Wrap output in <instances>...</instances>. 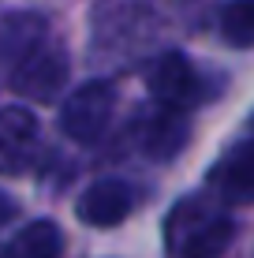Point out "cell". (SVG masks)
<instances>
[{
  "mask_svg": "<svg viewBox=\"0 0 254 258\" xmlns=\"http://www.w3.org/2000/svg\"><path fill=\"white\" fill-rule=\"evenodd\" d=\"M8 213H12V202H4V199H0V221H8Z\"/></svg>",
  "mask_w": 254,
  "mask_h": 258,
  "instance_id": "obj_12",
  "label": "cell"
},
{
  "mask_svg": "<svg viewBox=\"0 0 254 258\" xmlns=\"http://www.w3.org/2000/svg\"><path fill=\"white\" fill-rule=\"evenodd\" d=\"M221 38L232 49H250L254 45V0H228L221 8Z\"/></svg>",
  "mask_w": 254,
  "mask_h": 258,
  "instance_id": "obj_11",
  "label": "cell"
},
{
  "mask_svg": "<svg viewBox=\"0 0 254 258\" xmlns=\"http://www.w3.org/2000/svg\"><path fill=\"white\" fill-rule=\"evenodd\" d=\"M41 150V127L26 105H4L0 109V176L30 172Z\"/></svg>",
  "mask_w": 254,
  "mask_h": 258,
  "instance_id": "obj_5",
  "label": "cell"
},
{
  "mask_svg": "<svg viewBox=\"0 0 254 258\" xmlns=\"http://www.w3.org/2000/svg\"><path fill=\"white\" fill-rule=\"evenodd\" d=\"M4 251H8V258H60L64 254V232H60L56 221L41 217V221L23 225Z\"/></svg>",
  "mask_w": 254,
  "mask_h": 258,
  "instance_id": "obj_10",
  "label": "cell"
},
{
  "mask_svg": "<svg viewBox=\"0 0 254 258\" xmlns=\"http://www.w3.org/2000/svg\"><path fill=\"white\" fill-rule=\"evenodd\" d=\"M209 191L224 206H250L254 202V135L235 142L209 168Z\"/></svg>",
  "mask_w": 254,
  "mask_h": 258,
  "instance_id": "obj_6",
  "label": "cell"
},
{
  "mask_svg": "<svg viewBox=\"0 0 254 258\" xmlns=\"http://www.w3.org/2000/svg\"><path fill=\"white\" fill-rule=\"evenodd\" d=\"M112 109H116V90L105 79H90V83L75 86L60 105V127L75 142H98L109 131Z\"/></svg>",
  "mask_w": 254,
  "mask_h": 258,
  "instance_id": "obj_2",
  "label": "cell"
},
{
  "mask_svg": "<svg viewBox=\"0 0 254 258\" xmlns=\"http://www.w3.org/2000/svg\"><path fill=\"white\" fill-rule=\"evenodd\" d=\"M67 71H71V60H67V49L60 41H41L34 45L19 64L12 68V90L30 97V101H41L49 105L52 97L64 90L67 83Z\"/></svg>",
  "mask_w": 254,
  "mask_h": 258,
  "instance_id": "obj_3",
  "label": "cell"
},
{
  "mask_svg": "<svg viewBox=\"0 0 254 258\" xmlns=\"http://www.w3.org/2000/svg\"><path fill=\"white\" fill-rule=\"evenodd\" d=\"M135 142L150 161H172L183 146L191 142V123L187 112L168 109V105H157L150 109L135 127Z\"/></svg>",
  "mask_w": 254,
  "mask_h": 258,
  "instance_id": "obj_7",
  "label": "cell"
},
{
  "mask_svg": "<svg viewBox=\"0 0 254 258\" xmlns=\"http://www.w3.org/2000/svg\"><path fill=\"white\" fill-rule=\"evenodd\" d=\"M146 86H150V97L157 105H168V109H180V112H191L206 97L202 75L195 71V64L183 52L157 56L153 68L146 71Z\"/></svg>",
  "mask_w": 254,
  "mask_h": 258,
  "instance_id": "obj_4",
  "label": "cell"
},
{
  "mask_svg": "<svg viewBox=\"0 0 254 258\" xmlns=\"http://www.w3.org/2000/svg\"><path fill=\"white\" fill-rule=\"evenodd\" d=\"M41 34H45V19L41 15H30V12L8 15L0 23V64L15 68L34 45H41Z\"/></svg>",
  "mask_w": 254,
  "mask_h": 258,
  "instance_id": "obj_9",
  "label": "cell"
},
{
  "mask_svg": "<svg viewBox=\"0 0 254 258\" xmlns=\"http://www.w3.org/2000/svg\"><path fill=\"white\" fill-rule=\"evenodd\" d=\"M235 236V221L224 213V202L206 195H187L164 217V247L172 258H221Z\"/></svg>",
  "mask_w": 254,
  "mask_h": 258,
  "instance_id": "obj_1",
  "label": "cell"
},
{
  "mask_svg": "<svg viewBox=\"0 0 254 258\" xmlns=\"http://www.w3.org/2000/svg\"><path fill=\"white\" fill-rule=\"evenodd\" d=\"M247 123H250V135H254V112H250V120H247Z\"/></svg>",
  "mask_w": 254,
  "mask_h": 258,
  "instance_id": "obj_13",
  "label": "cell"
},
{
  "mask_svg": "<svg viewBox=\"0 0 254 258\" xmlns=\"http://www.w3.org/2000/svg\"><path fill=\"white\" fill-rule=\"evenodd\" d=\"M135 210V191L124 180H98L90 183L75 202V213L82 225L90 228H116L127 221V213Z\"/></svg>",
  "mask_w": 254,
  "mask_h": 258,
  "instance_id": "obj_8",
  "label": "cell"
},
{
  "mask_svg": "<svg viewBox=\"0 0 254 258\" xmlns=\"http://www.w3.org/2000/svg\"><path fill=\"white\" fill-rule=\"evenodd\" d=\"M0 258H8V251H0Z\"/></svg>",
  "mask_w": 254,
  "mask_h": 258,
  "instance_id": "obj_14",
  "label": "cell"
}]
</instances>
